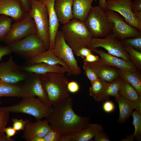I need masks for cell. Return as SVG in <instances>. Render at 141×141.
<instances>
[{
    "label": "cell",
    "instance_id": "obj_45",
    "mask_svg": "<svg viewBox=\"0 0 141 141\" xmlns=\"http://www.w3.org/2000/svg\"><path fill=\"white\" fill-rule=\"evenodd\" d=\"M100 60L99 57L97 55H95L92 53L88 55L84 59V62H92L99 61Z\"/></svg>",
    "mask_w": 141,
    "mask_h": 141
},
{
    "label": "cell",
    "instance_id": "obj_22",
    "mask_svg": "<svg viewBox=\"0 0 141 141\" xmlns=\"http://www.w3.org/2000/svg\"><path fill=\"white\" fill-rule=\"evenodd\" d=\"M73 0H56L54 8L59 21L62 24L74 18L72 11Z\"/></svg>",
    "mask_w": 141,
    "mask_h": 141
},
{
    "label": "cell",
    "instance_id": "obj_43",
    "mask_svg": "<svg viewBox=\"0 0 141 141\" xmlns=\"http://www.w3.org/2000/svg\"><path fill=\"white\" fill-rule=\"evenodd\" d=\"M12 53L8 46L3 45L0 44V60L3 56L10 55Z\"/></svg>",
    "mask_w": 141,
    "mask_h": 141
},
{
    "label": "cell",
    "instance_id": "obj_20",
    "mask_svg": "<svg viewBox=\"0 0 141 141\" xmlns=\"http://www.w3.org/2000/svg\"><path fill=\"white\" fill-rule=\"evenodd\" d=\"M41 0L44 4L48 12L50 37V45L49 49H54L56 36L58 31L59 25V21L54 8L56 0Z\"/></svg>",
    "mask_w": 141,
    "mask_h": 141
},
{
    "label": "cell",
    "instance_id": "obj_37",
    "mask_svg": "<svg viewBox=\"0 0 141 141\" xmlns=\"http://www.w3.org/2000/svg\"><path fill=\"white\" fill-rule=\"evenodd\" d=\"M131 8L135 16L141 22V0H134L132 1Z\"/></svg>",
    "mask_w": 141,
    "mask_h": 141
},
{
    "label": "cell",
    "instance_id": "obj_31",
    "mask_svg": "<svg viewBox=\"0 0 141 141\" xmlns=\"http://www.w3.org/2000/svg\"><path fill=\"white\" fill-rule=\"evenodd\" d=\"M13 21L11 17L7 16L0 15V43L9 32Z\"/></svg>",
    "mask_w": 141,
    "mask_h": 141
},
{
    "label": "cell",
    "instance_id": "obj_19",
    "mask_svg": "<svg viewBox=\"0 0 141 141\" xmlns=\"http://www.w3.org/2000/svg\"><path fill=\"white\" fill-rule=\"evenodd\" d=\"M19 67L23 72L39 74L50 72L69 73L66 68L58 64L52 65L41 62L19 65Z\"/></svg>",
    "mask_w": 141,
    "mask_h": 141
},
{
    "label": "cell",
    "instance_id": "obj_54",
    "mask_svg": "<svg viewBox=\"0 0 141 141\" xmlns=\"http://www.w3.org/2000/svg\"><path fill=\"white\" fill-rule=\"evenodd\" d=\"M1 101L0 100V104H1Z\"/></svg>",
    "mask_w": 141,
    "mask_h": 141
},
{
    "label": "cell",
    "instance_id": "obj_49",
    "mask_svg": "<svg viewBox=\"0 0 141 141\" xmlns=\"http://www.w3.org/2000/svg\"><path fill=\"white\" fill-rule=\"evenodd\" d=\"M72 132H69L62 134L60 141H71Z\"/></svg>",
    "mask_w": 141,
    "mask_h": 141
},
{
    "label": "cell",
    "instance_id": "obj_42",
    "mask_svg": "<svg viewBox=\"0 0 141 141\" xmlns=\"http://www.w3.org/2000/svg\"><path fill=\"white\" fill-rule=\"evenodd\" d=\"M67 88L69 92L75 93L79 91L80 87L77 82L72 81L69 82L67 85Z\"/></svg>",
    "mask_w": 141,
    "mask_h": 141
},
{
    "label": "cell",
    "instance_id": "obj_28",
    "mask_svg": "<svg viewBox=\"0 0 141 141\" xmlns=\"http://www.w3.org/2000/svg\"><path fill=\"white\" fill-rule=\"evenodd\" d=\"M20 85L12 84L0 80V97H21Z\"/></svg>",
    "mask_w": 141,
    "mask_h": 141
},
{
    "label": "cell",
    "instance_id": "obj_9",
    "mask_svg": "<svg viewBox=\"0 0 141 141\" xmlns=\"http://www.w3.org/2000/svg\"><path fill=\"white\" fill-rule=\"evenodd\" d=\"M54 51L55 55L63 60L68 65L71 75L76 77L81 73L72 49L65 41L62 31H58L56 34Z\"/></svg>",
    "mask_w": 141,
    "mask_h": 141
},
{
    "label": "cell",
    "instance_id": "obj_12",
    "mask_svg": "<svg viewBox=\"0 0 141 141\" xmlns=\"http://www.w3.org/2000/svg\"><path fill=\"white\" fill-rule=\"evenodd\" d=\"M31 73L23 72L13 58L10 56L6 61L0 62V80L12 84L23 82Z\"/></svg>",
    "mask_w": 141,
    "mask_h": 141
},
{
    "label": "cell",
    "instance_id": "obj_38",
    "mask_svg": "<svg viewBox=\"0 0 141 141\" xmlns=\"http://www.w3.org/2000/svg\"><path fill=\"white\" fill-rule=\"evenodd\" d=\"M83 67L85 74L91 83L99 78L96 72L84 63Z\"/></svg>",
    "mask_w": 141,
    "mask_h": 141
},
{
    "label": "cell",
    "instance_id": "obj_3",
    "mask_svg": "<svg viewBox=\"0 0 141 141\" xmlns=\"http://www.w3.org/2000/svg\"><path fill=\"white\" fill-rule=\"evenodd\" d=\"M18 103L13 105L0 107V110L13 113H25L35 117L37 121L47 118L52 112L53 105L39 98L32 96L22 98Z\"/></svg>",
    "mask_w": 141,
    "mask_h": 141
},
{
    "label": "cell",
    "instance_id": "obj_29",
    "mask_svg": "<svg viewBox=\"0 0 141 141\" xmlns=\"http://www.w3.org/2000/svg\"><path fill=\"white\" fill-rule=\"evenodd\" d=\"M118 93L119 95L132 101L136 99L140 96L132 86L123 79Z\"/></svg>",
    "mask_w": 141,
    "mask_h": 141
},
{
    "label": "cell",
    "instance_id": "obj_40",
    "mask_svg": "<svg viewBox=\"0 0 141 141\" xmlns=\"http://www.w3.org/2000/svg\"><path fill=\"white\" fill-rule=\"evenodd\" d=\"M92 52L89 49L84 47L78 50L74 54L84 59L88 55L92 53Z\"/></svg>",
    "mask_w": 141,
    "mask_h": 141
},
{
    "label": "cell",
    "instance_id": "obj_48",
    "mask_svg": "<svg viewBox=\"0 0 141 141\" xmlns=\"http://www.w3.org/2000/svg\"><path fill=\"white\" fill-rule=\"evenodd\" d=\"M25 12L27 13L30 11L31 7V0H20Z\"/></svg>",
    "mask_w": 141,
    "mask_h": 141
},
{
    "label": "cell",
    "instance_id": "obj_35",
    "mask_svg": "<svg viewBox=\"0 0 141 141\" xmlns=\"http://www.w3.org/2000/svg\"><path fill=\"white\" fill-rule=\"evenodd\" d=\"M121 41L123 44L130 46L136 50L141 52V35L135 37L126 38Z\"/></svg>",
    "mask_w": 141,
    "mask_h": 141
},
{
    "label": "cell",
    "instance_id": "obj_16",
    "mask_svg": "<svg viewBox=\"0 0 141 141\" xmlns=\"http://www.w3.org/2000/svg\"><path fill=\"white\" fill-rule=\"evenodd\" d=\"M27 14L20 0H0V15L10 17L16 22L21 20Z\"/></svg>",
    "mask_w": 141,
    "mask_h": 141
},
{
    "label": "cell",
    "instance_id": "obj_10",
    "mask_svg": "<svg viewBox=\"0 0 141 141\" xmlns=\"http://www.w3.org/2000/svg\"><path fill=\"white\" fill-rule=\"evenodd\" d=\"M86 47L88 48L102 47L111 55L130 61L129 55L125 50L121 40L112 34L104 38L93 37Z\"/></svg>",
    "mask_w": 141,
    "mask_h": 141
},
{
    "label": "cell",
    "instance_id": "obj_52",
    "mask_svg": "<svg viewBox=\"0 0 141 141\" xmlns=\"http://www.w3.org/2000/svg\"><path fill=\"white\" fill-rule=\"evenodd\" d=\"M106 0H99V5L105 11L106 10Z\"/></svg>",
    "mask_w": 141,
    "mask_h": 141
},
{
    "label": "cell",
    "instance_id": "obj_47",
    "mask_svg": "<svg viewBox=\"0 0 141 141\" xmlns=\"http://www.w3.org/2000/svg\"><path fill=\"white\" fill-rule=\"evenodd\" d=\"M133 102L134 109L141 114V96H139Z\"/></svg>",
    "mask_w": 141,
    "mask_h": 141
},
{
    "label": "cell",
    "instance_id": "obj_33",
    "mask_svg": "<svg viewBox=\"0 0 141 141\" xmlns=\"http://www.w3.org/2000/svg\"><path fill=\"white\" fill-rule=\"evenodd\" d=\"M131 115L133 116L132 124L135 127V131L133 134L134 138L138 141L141 140V114L137 111H133Z\"/></svg>",
    "mask_w": 141,
    "mask_h": 141
},
{
    "label": "cell",
    "instance_id": "obj_41",
    "mask_svg": "<svg viewBox=\"0 0 141 141\" xmlns=\"http://www.w3.org/2000/svg\"><path fill=\"white\" fill-rule=\"evenodd\" d=\"M94 141H110L107 134L103 130L98 132L95 136Z\"/></svg>",
    "mask_w": 141,
    "mask_h": 141
},
{
    "label": "cell",
    "instance_id": "obj_30",
    "mask_svg": "<svg viewBox=\"0 0 141 141\" xmlns=\"http://www.w3.org/2000/svg\"><path fill=\"white\" fill-rule=\"evenodd\" d=\"M124 48L128 54L130 61L139 70L141 69V52L132 46L123 44Z\"/></svg>",
    "mask_w": 141,
    "mask_h": 141
},
{
    "label": "cell",
    "instance_id": "obj_13",
    "mask_svg": "<svg viewBox=\"0 0 141 141\" xmlns=\"http://www.w3.org/2000/svg\"><path fill=\"white\" fill-rule=\"evenodd\" d=\"M132 0H107L106 10L119 13L127 24L141 31V22L136 17L132 10Z\"/></svg>",
    "mask_w": 141,
    "mask_h": 141
},
{
    "label": "cell",
    "instance_id": "obj_24",
    "mask_svg": "<svg viewBox=\"0 0 141 141\" xmlns=\"http://www.w3.org/2000/svg\"><path fill=\"white\" fill-rule=\"evenodd\" d=\"M103 130L101 125L89 123L85 128L79 131L73 132L71 141H88L91 140L97 133Z\"/></svg>",
    "mask_w": 141,
    "mask_h": 141
},
{
    "label": "cell",
    "instance_id": "obj_18",
    "mask_svg": "<svg viewBox=\"0 0 141 141\" xmlns=\"http://www.w3.org/2000/svg\"><path fill=\"white\" fill-rule=\"evenodd\" d=\"M46 118L34 122L30 121L25 129L22 138L26 141H30L36 137H44L51 129Z\"/></svg>",
    "mask_w": 141,
    "mask_h": 141
},
{
    "label": "cell",
    "instance_id": "obj_7",
    "mask_svg": "<svg viewBox=\"0 0 141 141\" xmlns=\"http://www.w3.org/2000/svg\"><path fill=\"white\" fill-rule=\"evenodd\" d=\"M8 46L12 53L28 60L47 50L43 42L36 34L28 36Z\"/></svg>",
    "mask_w": 141,
    "mask_h": 141
},
{
    "label": "cell",
    "instance_id": "obj_2",
    "mask_svg": "<svg viewBox=\"0 0 141 141\" xmlns=\"http://www.w3.org/2000/svg\"><path fill=\"white\" fill-rule=\"evenodd\" d=\"M39 75L50 104L53 105L69 97L67 88L69 80L64 73L50 72Z\"/></svg>",
    "mask_w": 141,
    "mask_h": 141
},
{
    "label": "cell",
    "instance_id": "obj_53",
    "mask_svg": "<svg viewBox=\"0 0 141 141\" xmlns=\"http://www.w3.org/2000/svg\"><path fill=\"white\" fill-rule=\"evenodd\" d=\"M30 141H45L43 137H36L32 139Z\"/></svg>",
    "mask_w": 141,
    "mask_h": 141
},
{
    "label": "cell",
    "instance_id": "obj_46",
    "mask_svg": "<svg viewBox=\"0 0 141 141\" xmlns=\"http://www.w3.org/2000/svg\"><path fill=\"white\" fill-rule=\"evenodd\" d=\"M17 132L13 127L11 126L6 127L4 129V132L6 134V135L9 138L14 136L17 133Z\"/></svg>",
    "mask_w": 141,
    "mask_h": 141
},
{
    "label": "cell",
    "instance_id": "obj_4",
    "mask_svg": "<svg viewBox=\"0 0 141 141\" xmlns=\"http://www.w3.org/2000/svg\"><path fill=\"white\" fill-rule=\"evenodd\" d=\"M61 31L74 54L80 48L86 47L93 37L84 22L74 18L63 25Z\"/></svg>",
    "mask_w": 141,
    "mask_h": 141
},
{
    "label": "cell",
    "instance_id": "obj_51",
    "mask_svg": "<svg viewBox=\"0 0 141 141\" xmlns=\"http://www.w3.org/2000/svg\"><path fill=\"white\" fill-rule=\"evenodd\" d=\"M14 139L9 138L5 134L0 138V141H14Z\"/></svg>",
    "mask_w": 141,
    "mask_h": 141
},
{
    "label": "cell",
    "instance_id": "obj_15",
    "mask_svg": "<svg viewBox=\"0 0 141 141\" xmlns=\"http://www.w3.org/2000/svg\"><path fill=\"white\" fill-rule=\"evenodd\" d=\"M84 63L93 69L99 78L108 83L112 82L120 77L119 69L105 63L100 59L94 62Z\"/></svg>",
    "mask_w": 141,
    "mask_h": 141
},
{
    "label": "cell",
    "instance_id": "obj_34",
    "mask_svg": "<svg viewBox=\"0 0 141 141\" xmlns=\"http://www.w3.org/2000/svg\"><path fill=\"white\" fill-rule=\"evenodd\" d=\"M10 113L0 110V138L5 134L4 129L9 121Z\"/></svg>",
    "mask_w": 141,
    "mask_h": 141
},
{
    "label": "cell",
    "instance_id": "obj_8",
    "mask_svg": "<svg viewBox=\"0 0 141 141\" xmlns=\"http://www.w3.org/2000/svg\"><path fill=\"white\" fill-rule=\"evenodd\" d=\"M37 34L34 21L28 13L21 20L12 24L9 31L3 42L8 45L28 36Z\"/></svg>",
    "mask_w": 141,
    "mask_h": 141
},
{
    "label": "cell",
    "instance_id": "obj_50",
    "mask_svg": "<svg viewBox=\"0 0 141 141\" xmlns=\"http://www.w3.org/2000/svg\"><path fill=\"white\" fill-rule=\"evenodd\" d=\"M135 139L134 136L133 134L132 135H128L125 138L121 140V141H133Z\"/></svg>",
    "mask_w": 141,
    "mask_h": 141
},
{
    "label": "cell",
    "instance_id": "obj_32",
    "mask_svg": "<svg viewBox=\"0 0 141 141\" xmlns=\"http://www.w3.org/2000/svg\"><path fill=\"white\" fill-rule=\"evenodd\" d=\"M105 82L99 78L91 83V86L89 88V95L94 98L95 101L102 93Z\"/></svg>",
    "mask_w": 141,
    "mask_h": 141
},
{
    "label": "cell",
    "instance_id": "obj_26",
    "mask_svg": "<svg viewBox=\"0 0 141 141\" xmlns=\"http://www.w3.org/2000/svg\"><path fill=\"white\" fill-rule=\"evenodd\" d=\"M120 77L127 81L141 96V73L140 70L131 72L120 70Z\"/></svg>",
    "mask_w": 141,
    "mask_h": 141
},
{
    "label": "cell",
    "instance_id": "obj_23",
    "mask_svg": "<svg viewBox=\"0 0 141 141\" xmlns=\"http://www.w3.org/2000/svg\"><path fill=\"white\" fill-rule=\"evenodd\" d=\"M97 0H73L72 11L74 18L84 22L92 7V3Z\"/></svg>",
    "mask_w": 141,
    "mask_h": 141
},
{
    "label": "cell",
    "instance_id": "obj_6",
    "mask_svg": "<svg viewBox=\"0 0 141 141\" xmlns=\"http://www.w3.org/2000/svg\"><path fill=\"white\" fill-rule=\"evenodd\" d=\"M31 1V7L28 13L34 21L37 36L43 42L47 50L50 45V37L47 9L41 0Z\"/></svg>",
    "mask_w": 141,
    "mask_h": 141
},
{
    "label": "cell",
    "instance_id": "obj_39",
    "mask_svg": "<svg viewBox=\"0 0 141 141\" xmlns=\"http://www.w3.org/2000/svg\"><path fill=\"white\" fill-rule=\"evenodd\" d=\"M61 135L51 129L43 137L45 141H60Z\"/></svg>",
    "mask_w": 141,
    "mask_h": 141
},
{
    "label": "cell",
    "instance_id": "obj_36",
    "mask_svg": "<svg viewBox=\"0 0 141 141\" xmlns=\"http://www.w3.org/2000/svg\"><path fill=\"white\" fill-rule=\"evenodd\" d=\"M11 121L13 122L12 127L18 131L21 130L23 131L31 120L29 119L23 120L22 119H18L14 118L12 119Z\"/></svg>",
    "mask_w": 141,
    "mask_h": 141
},
{
    "label": "cell",
    "instance_id": "obj_25",
    "mask_svg": "<svg viewBox=\"0 0 141 141\" xmlns=\"http://www.w3.org/2000/svg\"><path fill=\"white\" fill-rule=\"evenodd\" d=\"M115 98L118 104L119 109L118 122L123 123L131 116L134 109L133 102L119 95Z\"/></svg>",
    "mask_w": 141,
    "mask_h": 141
},
{
    "label": "cell",
    "instance_id": "obj_1",
    "mask_svg": "<svg viewBox=\"0 0 141 141\" xmlns=\"http://www.w3.org/2000/svg\"><path fill=\"white\" fill-rule=\"evenodd\" d=\"M73 99L69 97L53 105V111L46 118L52 130L61 135L75 132L86 127L90 123L89 117L80 116L74 111Z\"/></svg>",
    "mask_w": 141,
    "mask_h": 141
},
{
    "label": "cell",
    "instance_id": "obj_27",
    "mask_svg": "<svg viewBox=\"0 0 141 141\" xmlns=\"http://www.w3.org/2000/svg\"><path fill=\"white\" fill-rule=\"evenodd\" d=\"M122 79L120 77L114 81L108 83L106 81L102 93L97 99L96 102L109 100L110 96H118V92Z\"/></svg>",
    "mask_w": 141,
    "mask_h": 141
},
{
    "label": "cell",
    "instance_id": "obj_5",
    "mask_svg": "<svg viewBox=\"0 0 141 141\" xmlns=\"http://www.w3.org/2000/svg\"><path fill=\"white\" fill-rule=\"evenodd\" d=\"M84 22L93 37H105L112 34L113 22L99 5L92 7Z\"/></svg>",
    "mask_w": 141,
    "mask_h": 141
},
{
    "label": "cell",
    "instance_id": "obj_11",
    "mask_svg": "<svg viewBox=\"0 0 141 141\" xmlns=\"http://www.w3.org/2000/svg\"><path fill=\"white\" fill-rule=\"evenodd\" d=\"M105 12L113 24L112 34L118 39L121 40L141 35V31L127 24L118 14L108 10H106Z\"/></svg>",
    "mask_w": 141,
    "mask_h": 141
},
{
    "label": "cell",
    "instance_id": "obj_44",
    "mask_svg": "<svg viewBox=\"0 0 141 141\" xmlns=\"http://www.w3.org/2000/svg\"><path fill=\"white\" fill-rule=\"evenodd\" d=\"M103 108L105 112L107 113H110L114 110L115 106L112 102L107 100L103 104Z\"/></svg>",
    "mask_w": 141,
    "mask_h": 141
},
{
    "label": "cell",
    "instance_id": "obj_14",
    "mask_svg": "<svg viewBox=\"0 0 141 141\" xmlns=\"http://www.w3.org/2000/svg\"><path fill=\"white\" fill-rule=\"evenodd\" d=\"M22 83L20 85L21 98L37 96L44 102L50 103L39 74L31 73Z\"/></svg>",
    "mask_w": 141,
    "mask_h": 141
},
{
    "label": "cell",
    "instance_id": "obj_21",
    "mask_svg": "<svg viewBox=\"0 0 141 141\" xmlns=\"http://www.w3.org/2000/svg\"><path fill=\"white\" fill-rule=\"evenodd\" d=\"M41 62L52 65L60 64L68 70L69 73V75H71L70 70L68 65L63 60L55 55L54 49H49L31 59L26 60L23 64Z\"/></svg>",
    "mask_w": 141,
    "mask_h": 141
},
{
    "label": "cell",
    "instance_id": "obj_17",
    "mask_svg": "<svg viewBox=\"0 0 141 141\" xmlns=\"http://www.w3.org/2000/svg\"><path fill=\"white\" fill-rule=\"evenodd\" d=\"M92 52L98 54L100 59L105 63L116 67L120 70L135 72L138 70L130 61L113 55L104 51L97 48H89Z\"/></svg>",
    "mask_w": 141,
    "mask_h": 141
}]
</instances>
